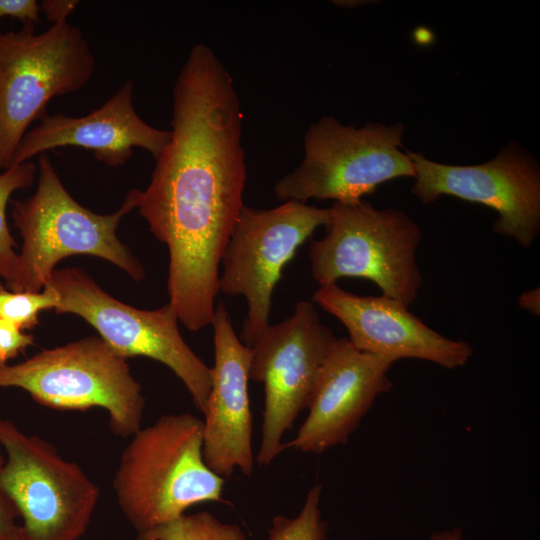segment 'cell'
Listing matches in <instances>:
<instances>
[{
	"label": "cell",
	"instance_id": "obj_1",
	"mask_svg": "<svg viewBox=\"0 0 540 540\" xmlns=\"http://www.w3.org/2000/svg\"><path fill=\"white\" fill-rule=\"evenodd\" d=\"M242 120L232 76L195 44L173 88L170 139L137 201L169 251V304L194 332L212 322L222 254L244 206Z\"/></svg>",
	"mask_w": 540,
	"mask_h": 540
},
{
	"label": "cell",
	"instance_id": "obj_2",
	"mask_svg": "<svg viewBox=\"0 0 540 540\" xmlns=\"http://www.w3.org/2000/svg\"><path fill=\"white\" fill-rule=\"evenodd\" d=\"M203 421L172 413L140 428L124 448L113 489L137 533L169 523L204 502H224V478L203 459Z\"/></svg>",
	"mask_w": 540,
	"mask_h": 540
},
{
	"label": "cell",
	"instance_id": "obj_3",
	"mask_svg": "<svg viewBox=\"0 0 540 540\" xmlns=\"http://www.w3.org/2000/svg\"><path fill=\"white\" fill-rule=\"evenodd\" d=\"M34 194L12 201L11 216L22 240L19 269L10 290L40 292L55 266L72 255H90L111 262L135 281L145 270L117 236L121 219L137 208L138 189H131L119 210L98 214L79 204L66 190L46 153L38 156Z\"/></svg>",
	"mask_w": 540,
	"mask_h": 540
},
{
	"label": "cell",
	"instance_id": "obj_4",
	"mask_svg": "<svg viewBox=\"0 0 540 540\" xmlns=\"http://www.w3.org/2000/svg\"><path fill=\"white\" fill-rule=\"evenodd\" d=\"M328 209L327 233L309 250L316 282L325 286L341 278L367 279L382 295L409 308L423 282L416 260L418 224L399 209H376L363 199L334 202Z\"/></svg>",
	"mask_w": 540,
	"mask_h": 540
},
{
	"label": "cell",
	"instance_id": "obj_5",
	"mask_svg": "<svg viewBox=\"0 0 540 540\" xmlns=\"http://www.w3.org/2000/svg\"><path fill=\"white\" fill-rule=\"evenodd\" d=\"M26 391L58 410L102 408L112 432L130 438L141 428L145 398L127 359L100 337L44 349L25 361L0 366V388Z\"/></svg>",
	"mask_w": 540,
	"mask_h": 540
},
{
	"label": "cell",
	"instance_id": "obj_6",
	"mask_svg": "<svg viewBox=\"0 0 540 540\" xmlns=\"http://www.w3.org/2000/svg\"><path fill=\"white\" fill-rule=\"evenodd\" d=\"M94 68L87 39L68 21L41 33L34 24L0 31V171L11 167L29 125L47 115L48 102L80 90Z\"/></svg>",
	"mask_w": 540,
	"mask_h": 540
},
{
	"label": "cell",
	"instance_id": "obj_7",
	"mask_svg": "<svg viewBox=\"0 0 540 540\" xmlns=\"http://www.w3.org/2000/svg\"><path fill=\"white\" fill-rule=\"evenodd\" d=\"M404 126L366 123L344 125L334 116L312 123L304 136V159L274 187L281 200L355 202L387 181L415 178L411 158L402 148Z\"/></svg>",
	"mask_w": 540,
	"mask_h": 540
},
{
	"label": "cell",
	"instance_id": "obj_8",
	"mask_svg": "<svg viewBox=\"0 0 540 540\" xmlns=\"http://www.w3.org/2000/svg\"><path fill=\"white\" fill-rule=\"evenodd\" d=\"M0 445V489L23 520L26 539L79 540L97 506L98 485L50 442L1 417Z\"/></svg>",
	"mask_w": 540,
	"mask_h": 540
},
{
	"label": "cell",
	"instance_id": "obj_9",
	"mask_svg": "<svg viewBox=\"0 0 540 540\" xmlns=\"http://www.w3.org/2000/svg\"><path fill=\"white\" fill-rule=\"evenodd\" d=\"M46 285L58 294L57 314L80 316L125 359L142 356L166 365L203 412L212 371L181 336L177 313L169 303L154 310L135 308L112 297L77 267L55 269Z\"/></svg>",
	"mask_w": 540,
	"mask_h": 540
},
{
	"label": "cell",
	"instance_id": "obj_10",
	"mask_svg": "<svg viewBox=\"0 0 540 540\" xmlns=\"http://www.w3.org/2000/svg\"><path fill=\"white\" fill-rule=\"evenodd\" d=\"M329 217L328 208L293 200L272 209L242 207L222 254L219 291L246 299L240 340L247 347L269 325L272 293L284 266Z\"/></svg>",
	"mask_w": 540,
	"mask_h": 540
},
{
	"label": "cell",
	"instance_id": "obj_11",
	"mask_svg": "<svg viewBox=\"0 0 540 540\" xmlns=\"http://www.w3.org/2000/svg\"><path fill=\"white\" fill-rule=\"evenodd\" d=\"M335 340L313 303L300 301L289 318L268 325L251 347L249 379L262 383L265 390L259 465H269L285 449L283 435L308 407Z\"/></svg>",
	"mask_w": 540,
	"mask_h": 540
},
{
	"label": "cell",
	"instance_id": "obj_12",
	"mask_svg": "<svg viewBox=\"0 0 540 540\" xmlns=\"http://www.w3.org/2000/svg\"><path fill=\"white\" fill-rule=\"evenodd\" d=\"M415 169L411 192L422 203L453 196L498 213L494 232L529 247L540 232V168L517 142L502 147L490 161L449 165L406 149Z\"/></svg>",
	"mask_w": 540,
	"mask_h": 540
},
{
	"label": "cell",
	"instance_id": "obj_13",
	"mask_svg": "<svg viewBox=\"0 0 540 540\" xmlns=\"http://www.w3.org/2000/svg\"><path fill=\"white\" fill-rule=\"evenodd\" d=\"M395 362L358 350L346 337L336 338L321 366L308 415L285 448L319 455L345 444L375 399L393 387L388 371Z\"/></svg>",
	"mask_w": 540,
	"mask_h": 540
},
{
	"label": "cell",
	"instance_id": "obj_14",
	"mask_svg": "<svg viewBox=\"0 0 540 540\" xmlns=\"http://www.w3.org/2000/svg\"><path fill=\"white\" fill-rule=\"evenodd\" d=\"M312 300L346 327L349 341L362 352L426 360L446 369L465 366L473 355L468 342L443 336L387 296H360L334 283L320 286Z\"/></svg>",
	"mask_w": 540,
	"mask_h": 540
},
{
	"label": "cell",
	"instance_id": "obj_15",
	"mask_svg": "<svg viewBox=\"0 0 540 540\" xmlns=\"http://www.w3.org/2000/svg\"><path fill=\"white\" fill-rule=\"evenodd\" d=\"M211 325L215 362L211 368V390L202 412L203 459L222 478L230 477L235 468L251 475L254 456L248 380L252 349L236 335L221 302L215 308Z\"/></svg>",
	"mask_w": 540,
	"mask_h": 540
},
{
	"label": "cell",
	"instance_id": "obj_16",
	"mask_svg": "<svg viewBox=\"0 0 540 540\" xmlns=\"http://www.w3.org/2000/svg\"><path fill=\"white\" fill-rule=\"evenodd\" d=\"M133 87V82L127 80L102 106L81 117L47 114L26 132L12 165L67 146L90 150L99 162L110 167L125 165L134 148H142L156 159L171 133L151 126L138 115L133 105Z\"/></svg>",
	"mask_w": 540,
	"mask_h": 540
},
{
	"label": "cell",
	"instance_id": "obj_17",
	"mask_svg": "<svg viewBox=\"0 0 540 540\" xmlns=\"http://www.w3.org/2000/svg\"><path fill=\"white\" fill-rule=\"evenodd\" d=\"M36 166L31 161L12 165L0 172V278L11 289L15 284L19 269V254L12 237L7 219L6 207L13 192L25 189L34 183Z\"/></svg>",
	"mask_w": 540,
	"mask_h": 540
},
{
	"label": "cell",
	"instance_id": "obj_18",
	"mask_svg": "<svg viewBox=\"0 0 540 540\" xmlns=\"http://www.w3.org/2000/svg\"><path fill=\"white\" fill-rule=\"evenodd\" d=\"M136 540H247L238 525L226 524L209 512L183 514L137 534Z\"/></svg>",
	"mask_w": 540,
	"mask_h": 540
},
{
	"label": "cell",
	"instance_id": "obj_19",
	"mask_svg": "<svg viewBox=\"0 0 540 540\" xmlns=\"http://www.w3.org/2000/svg\"><path fill=\"white\" fill-rule=\"evenodd\" d=\"M322 486L314 485L296 517H274L267 540H327V524L320 510Z\"/></svg>",
	"mask_w": 540,
	"mask_h": 540
},
{
	"label": "cell",
	"instance_id": "obj_20",
	"mask_svg": "<svg viewBox=\"0 0 540 540\" xmlns=\"http://www.w3.org/2000/svg\"><path fill=\"white\" fill-rule=\"evenodd\" d=\"M58 302L57 292L49 285L40 292L13 291L0 286V318L23 330L36 326L39 313L54 310Z\"/></svg>",
	"mask_w": 540,
	"mask_h": 540
},
{
	"label": "cell",
	"instance_id": "obj_21",
	"mask_svg": "<svg viewBox=\"0 0 540 540\" xmlns=\"http://www.w3.org/2000/svg\"><path fill=\"white\" fill-rule=\"evenodd\" d=\"M34 344V338L16 324L0 318V366Z\"/></svg>",
	"mask_w": 540,
	"mask_h": 540
},
{
	"label": "cell",
	"instance_id": "obj_22",
	"mask_svg": "<svg viewBox=\"0 0 540 540\" xmlns=\"http://www.w3.org/2000/svg\"><path fill=\"white\" fill-rule=\"evenodd\" d=\"M5 462V455L0 451V469ZM17 509L0 489V540H27Z\"/></svg>",
	"mask_w": 540,
	"mask_h": 540
},
{
	"label": "cell",
	"instance_id": "obj_23",
	"mask_svg": "<svg viewBox=\"0 0 540 540\" xmlns=\"http://www.w3.org/2000/svg\"><path fill=\"white\" fill-rule=\"evenodd\" d=\"M16 18L24 24L40 21V6L35 0H0V18Z\"/></svg>",
	"mask_w": 540,
	"mask_h": 540
},
{
	"label": "cell",
	"instance_id": "obj_24",
	"mask_svg": "<svg viewBox=\"0 0 540 540\" xmlns=\"http://www.w3.org/2000/svg\"><path fill=\"white\" fill-rule=\"evenodd\" d=\"M79 1L75 0H44L40 6L46 19L54 24L67 22L68 16L75 10Z\"/></svg>",
	"mask_w": 540,
	"mask_h": 540
},
{
	"label": "cell",
	"instance_id": "obj_25",
	"mask_svg": "<svg viewBox=\"0 0 540 540\" xmlns=\"http://www.w3.org/2000/svg\"><path fill=\"white\" fill-rule=\"evenodd\" d=\"M519 306L532 313L533 315L539 316L540 314V292L539 288H535L529 291L524 292L518 300Z\"/></svg>",
	"mask_w": 540,
	"mask_h": 540
},
{
	"label": "cell",
	"instance_id": "obj_26",
	"mask_svg": "<svg viewBox=\"0 0 540 540\" xmlns=\"http://www.w3.org/2000/svg\"><path fill=\"white\" fill-rule=\"evenodd\" d=\"M429 540H462V529L455 527L443 531H436L431 534Z\"/></svg>",
	"mask_w": 540,
	"mask_h": 540
}]
</instances>
